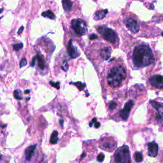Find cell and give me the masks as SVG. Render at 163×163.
<instances>
[{"mask_svg":"<svg viewBox=\"0 0 163 163\" xmlns=\"http://www.w3.org/2000/svg\"><path fill=\"white\" fill-rule=\"evenodd\" d=\"M133 61L137 68H143L151 65L154 61L151 49L145 45L136 47L133 54Z\"/></svg>","mask_w":163,"mask_h":163,"instance_id":"cell-1","label":"cell"},{"mask_svg":"<svg viewBox=\"0 0 163 163\" xmlns=\"http://www.w3.org/2000/svg\"><path fill=\"white\" fill-rule=\"evenodd\" d=\"M126 68L122 66L113 68L107 75V82L110 86L117 87L121 86L126 77Z\"/></svg>","mask_w":163,"mask_h":163,"instance_id":"cell-2","label":"cell"},{"mask_svg":"<svg viewBox=\"0 0 163 163\" xmlns=\"http://www.w3.org/2000/svg\"><path fill=\"white\" fill-rule=\"evenodd\" d=\"M115 163H131V156L129 147L123 145L117 148L114 154Z\"/></svg>","mask_w":163,"mask_h":163,"instance_id":"cell-3","label":"cell"},{"mask_svg":"<svg viewBox=\"0 0 163 163\" xmlns=\"http://www.w3.org/2000/svg\"><path fill=\"white\" fill-rule=\"evenodd\" d=\"M97 29L105 40L112 43H115L118 41V36L113 29L105 27H100Z\"/></svg>","mask_w":163,"mask_h":163,"instance_id":"cell-4","label":"cell"},{"mask_svg":"<svg viewBox=\"0 0 163 163\" xmlns=\"http://www.w3.org/2000/svg\"><path fill=\"white\" fill-rule=\"evenodd\" d=\"M71 28L78 35H83L87 33V26L86 23L82 19H73L71 21Z\"/></svg>","mask_w":163,"mask_h":163,"instance_id":"cell-5","label":"cell"},{"mask_svg":"<svg viewBox=\"0 0 163 163\" xmlns=\"http://www.w3.org/2000/svg\"><path fill=\"white\" fill-rule=\"evenodd\" d=\"M117 145L116 141L112 138H105L101 140L100 147L105 151L110 152L113 151Z\"/></svg>","mask_w":163,"mask_h":163,"instance_id":"cell-6","label":"cell"},{"mask_svg":"<svg viewBox=\"0 0 163 163\" xmlns=\"http://www.w3.org/2000/svg\"><path fill=\"white\" fill-rule=\"evenodd\" d=\"M150 102H151L152 107L158 112L157 116H156V120L160 124L163 125V103H160L154 100H151Z\"/></svg>","mask_w":163,"mask_h":163,"instance_id":"cell-7","label":"cell"},{"mask_svg":"<svg viewBox=\"0 0 163 163\" xmlns=\"http://www.w3.org/2000/svg\"><path fill=\"white\" fill-rule=\"evenodd\" d=\"M149 82L152 86L158 88L163 89V76L160 75H155L150 78Z\"/></svg>","mask_w":163,"mask_h":163,"instance_id":"cell-8","label":"cell"},{"mask_svg":"<svg viewBox=\"0 0 163 163\" xmlns=\"http://www.w3.org/2000/svg\"><path fill=\"white\" fill-rule=\"evenodd\" d=\"M134 106V102L132 100L129 101L126 105L124 108L120 112V116L123 120H127L129 117V113L131 112L132 108Z\"/></svg>","mask_w":163,"mask_h":163,"instance_id":"cell-9","label":"cell"},{"mask_svg":"<svg viewBox=\"0 0 163 163\" xmlns=\"http://www.w3.org/2000/svg\"><path fill=\"white\" fill-rule=\"evenodd\" d=\"M126 24L127 29L129 31L133 32V33H136V32H138L140 30L139 24L137 22V21H136L134 19H128L126 22Z\"/></svg>","mask_w":163,"mask_h":163,"instance_id":"cell-10","label":"cell"},{"mask_svg":"<svg viewBox=\"0 0 163 163\" xmlns=\"http://www.w3.org/2000/svg\"><path fill=\"white\" fill-rule=\"evenodd\" d=\"M159 146L155 141L148 143V155L151 158H155L158 155Z\"/></svg>","mask_w":163,"mask_h":163,"instance_id":"cell-11","label":"cell"},{"mask_svg":"<svg viewBox=\"0 0 163 163\" xmlns=\"http://www.w3.org/2000/svg\"><path fill=\"white\" fill-rule=\"evenodd\" d=\"M67 50L68 53L71 58L75 59L80 56L79 50L73 45L72 40H70L67 46Z\"/></svg>","mask_w":163,"mask_h":163,"instance_id":"cell-12","label":"cell"},{"mask_svg":"<svg viewBox=\"0 0 163 163\" xmlns=\"http://www.w3.org/2000/svg\"><path fill=\"white\" fill-rule=\"evenodd\" d=\"M36 148V145H32L29 147H28L25 151V158L26 159V161H29L32 155H33V154L35 152V149Z\"/></svg>","mask_w":163,"mask_h":163,"instance_id":"cell-13","label":"cell"},{"mask_svg":"<svg viewBox=\"0 0 163 163\" xmlns=\"http://www.w3.org/2000/svg\"><path fill=\"white\" fill-rule=\"evenodd\" d=\"M111 53H112V50L110 48L105 47L101 50L100 54L104 60H108L111 56Z\"/></svg>","mask_w":163,"mask_h":163,"instance_id":"cell-14","label":"cell"},{"mask_svg":"<svg viewBox=\"0 0 163 163\" xmlns=\"http://www.w3.org/2000/svg\"><path fill=\"white\" fill-rule=\"evenodd\" d=\"M108 10H100L96 12L94 15V19L96 21H100L101 19L105 17L106 15L108 14Z\"/></svg>","mask_w":163,"mask_h":163,"instance_id":"cell-15","label":"cell"},{"mask_svg":"<svg viewBox=\"0 0 163 163\" xmlns=\"http://www.w3.org/2000/svg\"><path fill=\"white\" fill-rule=\"evenodd\" d=\"M36 59L38 61V66L41 69H43L45 66V63L44 61L43 58L42 56L40 54H37L36 57H35Z\"/></svg>","mask_w":163,"mask_h":163,"instance_id":"cell-16","label":"cell"},{"mask_svg":"<svg viewBox=\"0 0 163 163\" xmlns=\"http://www.w3.org/2000/svg\"><path fill=\"white\" fill-rule=\"evenodd\" d=\"M62 3L65 11L69 12L72 8V3L70 1H68V0H64V1L62 2Z\"/></svg>","mask_w":163,"mask_h":163,"instance_id":"cell-17","label":"cell"},{"mask_svg":"<svg viewBox=\"0 0 163 163\" xmlns=\"http://www.w3.org/2000/svg\"><path fill=\"white\" fill-rule=\"evenodd\" d=\"M42 16L44 17H47L50 19H53V20H54V19H56V16L54 14V13L52 12L51 10H49L46 12H44L42 13Z\"/></svg>","mask_w":163,"mask_h":163,"instance_id":"cell-18","label":"cell"},{"mask_svg":"<svg viewBox=\"0 0 163 163\" xmlns=\"http://www.w3.org/2000/svg\"><path fill=\"white\" fill-rule=\"evenodd\" d=\"M57 141H58V132L54 131L51 135L50 142L52 144H56V143H57Z\"/></svg>","mask_w":163,"mask_h":163,"instance_id":"cell-19","label":"cell"},{"mask_svg":"<svg viewBox=\"0 0 163 163\" xmlns=\"http://www.w3.org/2000/svg\"><path fill=\"white\" fill-rule=\"evenodd\" d=\"M134 158L136 162H141L143 161V155L141 152H136L134 154Z\"/></svg>","mask_w":163,"mask_h":163,"instance_id":"cell-20","label":"cell"},{"mask_svg":"<svg viewBox=\"0 0 163 163\" xmlns=\"http://www.w3.org/2000/svg\"><path fill=\"white\" fill-rule=\"evenodd\" d=\"M21 91H20L19 90H14V97H15L17 100H22V97L21 96Z\"/></svg>","mask_w":163,"mask_h":163,"instance_id":"cell-21","label":"cell"},{"mask_svg":"<svg viewBox=\"0 0 163 163\" xmlns=\"http://www.w3.org/2000/svg\"><path fill=\"white\" fill-rule=\"evenodd\" d=\"M22 47H23V43H19L17 44L13 45V48H14V49L15 51H18L19 50H21Z\"/></svg>","mask_w":163,"mask_h":163,"instance_id":"cell-22","label":"cell"},{"mask_svg":"<svg viewBox=\"0 0 163 163\" xmlns=\"http://www.w3.org/2000/svg\"><path fill=\"white\" fill-rule=\"evenodd\" d=\"M73 83V84H75V86H76V87H77L78 88H79V89L80 90H83V88L85 87V86H86V85H85V83H83L80 82H76V83Z\"/></svg>","mask_w":163,"mask_h":163,"instance_id":"cell-23","label":"cell"},{"mask_svg":"<svg viewBox=\"0 0 163 163\" xmlns=\"http://www.w3.org/2000/svg\"><path fill=\"white\" fill-rule=\"evenodd\" d=\"M104 159H105V155L103 154H100L97 157V161L100 162H102L104 161Z\"/></svg>","mask_w":163,"mask_h":163,"instance_id":"cell-24","label":"cell"},{"mask_svg":"<svg viewBox=\"0 0 163 163\" xmlns=\"http://www.w3.org/2000/svg\"><path fill=\"white\" fill-rule=\"evenodd\" d=\"M49 83L51 85V86H53L54 87H56L57 89H59L60 86H59V82H54L53 81H50Z\"/></svg>","mask_w":163,"mask_h":163,"instance_id":"cell-25","label":"cell"},{"mask_svg":"<svg viewBox=\"0 0 163 163\" xmlns=\"http://www.w3.org/2000/svg\"><path fill=\"white\" fill-rule=\"evenodd\" d=\"M27 64V60L25 58H22L20 63V68H22Z\"/></svg>","mask_w":163,"mask_h":163,"instance_id":"cell-26","label":"cell"},{"mask_svg":"<svg viewBox=\"0 0 163 163\" xmlns=\"http://www.w3.org/2000/svg\"><path fill=\"white\" fill-rule=\"evenodd\" d=\"M117 106V104L115 102L112 101V102H111V103H110V105H109V108H110V109H111V110H114V109H115V108H116Z\"/></svg>","mask_w":163,"mask_h":163,"instance_id":"cell-27","label":"cell"},{"mask_svg":"<svg viewBox=\"0 0 163 163\" xmlns=\"http://www.w3.org/2000/svg\"><path fill=\"white\" fill-rule=\"evenodd\" d=\"M89 38L90 39V40H94V39L97 38V36L96 35H95V34H93V35H91L89 36Z\"/></svg>","mask_w":163,"mask_h":163,"instance_id":"cell-28","label":"cell"},{"mask_svg":"<svg viewBox=\"0 0 163 163\" xmlns=\"http://www.w3.org/2000/svg\"><path fill=\"white\" fill-rule=\"evenodd\" d=\"M96 122H97V121H96V119H93L92 120V121H91V122H90V124H89V126L91 127V126H93V124H94V123H96Z\"/></svg>","mask_w":163,"mask_h":163,"instance_id":"cell-29","label":"cell"},{"mask_svg":"<svg viewBox=\"0 0 163 163\" xmlns=\"http://www.w3.org/2000/svg\"><path fill=\"white\" fill-rule=\"evenodd\" d=\"M35 57H34L33 59H32V63H31V66H32V67H33L34 66H35Z\"/></svg>","mask_w":163,"mask_h":163,"instance_id":"cell-30","label":"cell"},{"mask_svg":"<svg viewBox=\"0 0 163 163\" xmlns=\"http://www.w3.org/2000/svg\"><path fill=\"white\" fill-rule=\"evenodd\" d=\"M94 126H95L96 128H98V127H100V123L98 122H96L95 123Z\"/></svg>","mask_w":163,"mask_h":163,"instance_id":"cell-31","label":"cell"},{"mask_svg":"<svg viewBox=\"0 0 163 163\" xmlns=\"http://www.w3.org/2000/svg\"><path fill=\"white\" fill-rule=\"evenodd\" d=\"M41 163H47V159L45 158V157H43V158L42 159V161H41Z\"/></svg>","mask_w":163,"mask_h":163,"instance_id":"cell-32","label":"cell"},{"mask_svg":"<svg viewBox=\"0 0 163 163\" xmlns=\"http://www.w3.org/2000/svg\"><path fill=\"white\" fill-rule=\"evenodd\" d=\"M23 29H24V27H23V26H22L21 28L19 29V31H18V34H20L21 32H22V31L23 30Z\"/></svg>","mask_w":163,"mask_h":163,"instance_id":"cell-33","label":"cell"},{"mask_svg":"<svg viewBox=\"0 0 163 163\" xmlns=\"http://www.w3.org/2000/svg\"><path fill=\"white\" fill-rule=\"evenodd\" d=\"M29 90H25V93H29Z\"/></svg>","mask_w":163,"mask_h":163,"instance_id":"cell-34","label":"cell"},{"mask_svg":"<svg viewBox=\"0 0 163 163\" xmlns=\"http://www.w3.org/2000/svg\"><path fill=\"white\" fill-rule=\"evenodd\" d=\"M162 35H163V32H162Z\"/></svg>","mask_w":163,"mask_h":163,"instance_id":"cell-35","label":"cell"}]
</instances>
